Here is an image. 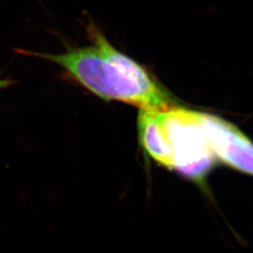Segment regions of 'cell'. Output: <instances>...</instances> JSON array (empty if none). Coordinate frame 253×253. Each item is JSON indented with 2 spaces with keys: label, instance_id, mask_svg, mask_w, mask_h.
I'll list each match as a JSON object with an SVG mask.
<instances>
[{
  "label": "cell",
  "instance_id": "2",
  "mask_svg": "<svg viewBox=\"0 0 253 253\" xmlns=\"http://www.w3.org/2000/svg\"><path fill=\"white\" fill-rule=\"evenodd\" d=\"M165 140L163 166L207 190L217 161L205 124V113L173 106L161 111Z\"/></svg>",
  "mask_w": 253,
  "mask_h": 253
},
{
  "label": "cell",
  "instance_id": "4",
  "mask_svg": "<svg viewBox=\"0 0 253 253\" xmlns=\"http://www.w3.org/2000/svg\"><path fill=\"white\" fill-rule=\"evenodd\" d=\"M9 85H10V81L9 80L0 77V90L3 89V88L8 87Z\"/></svg>",
  "mask_w": 253,
  "mask_h": 253
},
{
  "label": "cell",
  "instance_id": "1",
  "mask_svg": "<svg viewBox=\"0 0 253 253\" xmlns=\"http://www.w3.org/2000/svg\"><path fill=\"white\" fill-rule=\"evenodd\" d=\"M91 44L62 54L27 53L64 68L76 81L105 100H118L139 110L165 111L176 106L172 96L142 67L119 52L94 26Z\"/></svg>",
  "mask_w": 253,
  "mask_h": 253
},
{
  "label": "cell",
  "instance_id": "3",
  "mask_svg": "<svg viewBox=\"0 0 253 253\" xmlns=\"http://www.w3.org/2000/svg\"><path fill=\"white\" fill-rule=\"evenodd\" d=\"M205 124L217 163L253 176V142L229 121L205 113Z\"/></svg>",
  "mask_w": 253,
  "mask_h": 253
}]
</instances>
